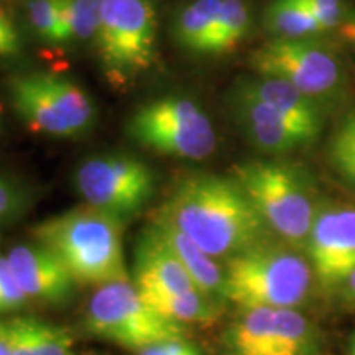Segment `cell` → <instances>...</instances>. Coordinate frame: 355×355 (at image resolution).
Here are the masks:
<instances>
[{
	"label": "cell",
	"instance_id": "obj_1",
	"mask_svg": "<svg viewBox=\"0 0 355 355\" xmlns=\"http://www.w3.org/2000/svg\"><path fill=\"white\" fill-rule=\"evenodd\" d=\"M155 216L175 225L216 260L227 261L273 235L232 176L181 178Z\"/></svg>",
	"mask_w": 355,
	"mask_h": 355
},
{
	"label": "cell",
	"instance_id": "obj_2",
	"mask_svg": "<svg viewBox=\"0 0 355 355\" xmlns=\"http://www.w3.org/2000/svg\"><path fill=\"white\" fill-rule=\"evenodd\" d=\"M122 234V220L87 204L33 229L35 242L56 255L74 282L96 286L128 282Z\"/></svg>",
	"mask_w": 355,
	"mask_h": 355
},
{
	"label": "cell",
	"instance_id": "obj_3",
	"mask_svg": "<svg viewBox=\"0 0 355 355\" xmlns=\"http://www.w3.org/2000/svg\"><path fill=\"white\" fill-rule=\"evenodd\" d=\"M313 277L309 260L272 237L227 260L224 298L241 309H296L309 298Z\"/></svg>",
	"mask_w": 355,
	"mask_h": 355
},
{
	"label": "cell",
	"instance_id": "obj_4",
	"mask_svg": "<svg viewBox=\"0 0 355 355\" xmlns=\"http://www.w3.org/2000/svg\"><path fill=\"white\" fill-rule=\"evenodd\" d=\"M232 178L270 232L295 248H304L319 202L309 178L298 165L257 159L234 166Z\"/></svg>",
	"mask_w": 355,
	"mask_h": 355
},
{
	"label": "cell",
	"instance_id": "obj_5",
	"mask_svg": "<svg viewBox=\"0 0 355 355\" xmlns=\"http://www.w3.org/2000/svg\"><path fill=\"white\" fill-rule=\"evenodd\" d=\"M12 107L30 130L55 139H79L96 125L92 97L73 79L51 73L19 74L8 83Z\"/></svg>",
	"mask_w": 355,
	"mask_h": 355
},
{
	"label": "cell",
	"instance_id": "obj_6",
	"mask_svg": "<svg viewBox=\"0 0 355 355\" xmlns=\"http://www.w3.org/2000/svg\"><path fill=\"white\" fill-rule=\"evenodd\" d=\"M127 135L150 152L191 162L209 158L217 145L209 115L194 99L178 94L140 105L128 117Z\"/></svg>",
	"mask_w": 355,
	"mask_h": 355
},
{
	"label": "cell",
	"instance_id": "obj_7",
	"mask_svg": "<svg viewBox=\"0 0 355 355\" xmlns=\"http://www.w3.org/2000/svg\"><path fill=\"white\" fill-rule=\"evenodd\" d=\"M96 46L114 83L150 69L157 61L158 20L152 0H102Z\"/></svg>",
	"mask_w": 355,
	"mask_h": 355
},
{
	"label": "cell",
	"instance_id": "obj_8",
	"mask_svg": "<svg viewBox=\"0 0 355 355\" xmlns=\"http://www.w3.org/2000/svg\"><path fill=\"white\" fill-rule=\"evenodd\" d=\"M84 326L89 334L132 350L186 334L183 324L155 311L130 282L97 288L87 304Z\"/></svg>",
	"mask_w": 355,
	"mask_h": 355
},
{
	"label": "cell",
	"instance_id": "obj_9",
	"mask_svg": "<svg viewBox=\"0 0 355 355\" xmlns=\"http://www.w3.org/2000/svg\"><path fill=\"white\" fill-rule=\"evenodd\" d=\"M250 68L259 76L293 84L321 105L339 101L345 92L343 60L332 48L314 38H272L254 51Z\"/></svg>",
	"mask_w": 355,
	"mask_h": 355
},
{
	"label": "cell",
	"instance_id": "obj_10",
	"mask_svg": "<svg viewBox=\"0 0 355 355\" xmlns=\"http://www.w3.org/2000/svg\"><path fill=\"white\" fill-rule=\"evenodd\" d=\"M74 184L87 206L125 224L152 201L157 175L146 163L130 155H97L78 166Z\"/></svg>",
	"mask_w": 355,
	"mask_h": 355
},
{
	"label": "cell",
	"instance_id": "obj_11",
	"mask_svg": "<svg viewBox=\"0 0 355 355\" xmlns=\"http://www.w3.org/2000/svg\"><path fill=\"white\" fill-rule=\"evenodd\" d=\"M227 355H319L316 327L296 309L250 308L224 336Z\"/></svg>",
	"mask_w": 355,
	"mask_h": 355
},
{
	"label": "cell",
	"instance_id": "obj_12",
	"mask_svg": "<svg viewBox=\"0 0 355 355\" xmlns=\"http://www.w3.org/2000/svg\"><path fill=\"white\" fill-rule=\"evenodd\" d=\"M304 248L324 288L343 285L355 270V207L319 202Z\"/></svg>",
	"mask_w": 355,
	"mask_h": 355
},
{
	"label": "cell",
	"instance_id": "obj_13",
	"mask_svg": "<svg viewBox=\"0 0 355 355\" xmlns=\"http://www.w3.org/2000/svg\"><path fill=\"white\" fill-rule=\"evenodd\" d=\"M230 107L241 130L255 148L266 155H288L314 144L321 133L290 121L252 94L241 79L230 91Z\"/></svg>",
	"mask_w": 355,
	"mask_h": 355
},
{
	"label": "cell",
	"instance_id": "obj_14",
	"mask_svg": "<svg viewBox=\"0 0 355 355\" xmlns=\"http://www.w3.org/2000/svg\"><path fill=\"white\" fill-rule=\"evenodd\" d=\"M133 285L144 300L199 290L152 224L141 232L133 257Z\"/></svg>",
	"mask_w": 355,
	"mask_h": 355
},
{
	"label": "cell",
	"instance_id": "obj_15",
	"mask_svg": "<svg viewBox=\"0 0 355 355\" xmlns=\"http://www.w3.org/2000/svg\"><path fill=\"white\" fill-rule=\"evenodd\" d=\"M21 290L30 301L61 306L74 295V278L48 248L20 243L7 255Z\"/></svg>",
	"mask_w": 355,
	"mask_h": 355
},
{
	"label": "cell",
	"instance_id": "obj_16",
	"mask_svg": "<svg viewBox=\"0 0 355 355\" xmlns=\"http://www.w3.org/2000/svg\"><path fill=\"white\" fill-rule=\"evenodd\" d=\"M0 334L10 355H74V337L69 329L37 318L0 321Z\"/></svg>",
	"mask_w": 355,
	"mask_h": 355
},
{
	"label": "cell",
	"instance_id": "obj_17",
	"mask_svg": "<svg viewBox=\"0 0 355 355\" xmlns=\"http://www.w3.org/2000/svg\"><path fill=\"white\" fill-rule=\"evenodd\" d=\"M241 81L252 94H255L290 121L308 127L311 130L322 132L324 105L303 94L293 84L278 78L259 76V74L254 78H242Z\"/></svg>",
	"mask_w": 355,
	"mask_h": 355
},
{
	"label": "cell",
	"instance_id": "obj_18",
	"mask_svg": "<svg viewBox=\"0 0 355 355\" xmlns=\"http://www.w3.org/2000/svg\"><path fill=\"white\" fill-rule=\"evenodd\" d=\"M152 225L183 263L194 285L206 295L224 301V268L217 263V260L162 217L155 216Z\"/></svg>",
	"mask_w": 355,
	"mask_h": 355
},
{
	"label": "cell",
	"instance_id": "obj_19",
	"mask_svg": "<svg viewBox=\"0 0 355 355\" xmlns=\"http://www.w3.org/2000/svg\"><path fill=\"white\" fill-rule=\"evenodd\" d=\"M222 0H193L178 12L173 37L186 51L211 55Z\"/></svg>",
	"mask_w": 355,
	"mask_h": 355
},
{
	"label": "cell",
	"instance_id": "obj_20",
	"mask_svg": "<svg viewBox=\"0 0 355 355\" xmlns=\"http://www.w3.org/2000/svg\"><path fill=\"white\" fill-rule=\"evenodd\" d=\"M162 316L178 324H212L222 316V300L191 290L180 295L157 296L145 300Z\"/></svg>",
	"mask_w": 355,
	"mask_h": 355
},
{
	"label": "cell",
	"instance_id": "obj_21",
	"mask_svg": "<svg viewBox=\"0 0 355 355\" xmlns=\"http://www.w3.org/2000/svg\"><path fill=\"white\" fill-rule=\"evenodd\" d=\"M265 26L275 38H314L324 33L321 24L300 0H272L265 10Z\"/></svg>",
	"mask_w": 355,
	"mask_h": 355
},
{
	"label": "cell",
	"instance_id": "obj_22",
	"mask_svg": "<svg viewBox=\"0 0 355 355\" xmlns=\"http://www.w3.org/2000/svg\"><path fill=\"white\" fill-rule=\"evenodd\" d=\"M28 21L43 42L68 43V0H28Z\"/></svg>",
	"mask_w": 355,
	"mask_h": 355
},
{
	"label": "cell",
	"instance_id": "obj_23",
	"mask_svg": "<svg viewBox=\"0 0 355 355\" xmlns=\"http://www.w3.org/2000/svg\"><path fill=\"white\" fill-rule=\"evenodd\" d=\"M250 25V8L243 0H222L211 55H224L235 50L245 38Z\"/></svg>",
	"mask_w": 355,
	"mask_h": 355
},
{
	"label": "cell",
	"instance_id": "obj_24",
	"mask_svg": "<svg viewBox=\"0 0 355 355\" xmlns=\"http://www.w3.org/2000/svg\"><path fill=\"white\" fill-rule=\"evenodd\" d=\"M102 0H68V43L94 40L101 21Z\"/></svg>",
	"mask_w": 355,
	"mask_h": 355
},
{
	"label": "cell",
	"instance_id": "obj_25",
	"mask_svg": "<svg viewBox=\"0 0 355 355\" xmlns=\"http://www.w3.org/2000/svg\"><path fill=\"white\" fill-rule=\"evenodd\" d=\"M28 296L21 290L7 257L0 255V313H13L25 308Z\"/></svg>",
	"mask_w": 355,
	"mask_h": 355
},
{
	"label": "cell",
	"instance_id": "obj_26",
	"mask_svg": "<svg viewBox=\"0 0 355 355\" xmlns=\"http://www.w3.org/2000/svg\"><path fill=\"white\" fill-rule=\"evenodd\" d=\"M30 206V194L24 186L0 175V222L20 217Z\"/></svg>",
	"mask_w": 355,
	"mask_h": 355
},
{
	"label": "cell",
	"instance_id": "obj_27",
	"mask_svg": "<svg viewBox=\"0 0 355 355\" xmlns=\"http://www.w3.org/2000/svg\"><path fill=\"white\" fill-rule=\"evenodd\" d=\"M300 2L313 13L324 32L344 24L347 13L344 0H300Z\"/></svg>",
	"mask_w": 355,
	"mask_h": 355
},
{
	"label": "cell",
	"instance_id": "obj_28",
	"mask_svg": "<svg viewBox=\"0 0 355 355\" xmlns=\"http://www.w3.org/2000/svg\"><path fill=\"white\" fill-rule=\"evenodd\" d=\"M329 159L334 170L355 188V146L331 139Z\"/></svg>",
	"mask_w": 355,
	"mask_h": 355
},
{
	"label": "cell",
	"instance_id": "obj_29",
	"mask_svg": "<svg viewBox=\"0 0 355 355\" xmlns=\"http://www.w3.org/2000/svg\"><path fill=\"white\" fill-rule=\"evenodd\" d=\"M21 50L20 35L8 13L0 7V58L19 55Z\"/></svg>",
	"mask_w": 355,
	"mask_h": 355
},
{
	"label": "cell",
	"instance_id": "obj_30",
	"mask_svg": "<svg viewBox=\"0 0 355 355\" xmlns=\"http://www.w3.org/2000/svg\"><path fill=\"white\" fill-rule=\"evenodd\" d=\"M139 355H201L199 349L184 337L162 340V343L148 345L139 350Z\"/></svg>",
	"mask_w": 355,
	"mask_h": 355
},
{
	"label": "cell",
	"instance_id": "obj_31",
	"mask_svg": "<svg viewBox=\"0 0 355 355\" xmlns=\"http://www.w3.org/2000/svg\"><path fill=\"white\" fill-rule=\"evenodd\" d=\"M332 140L355 146V110L345 115L344 121L340 122V125L337 127L336 133L332 135Z\"/></svg>",
	"mask_w": 355,
	"mask_h": 355
},
{
	"label": "cell",
	"instance_id": "obj_32",
	"mask_svg": "<svg viewBox=\"0 0 355 355\" xmlns=\"http://www.w3.org/2000/svg\"><path fill=\"white\" fill-rule=\"evenodd\" d=\"M340 288L344 290L345 300L355 306V270L349 275L347 278H345V282L340 285Z\"/></svg>",
	"mask_w": 355,
	"mask_h": 355
},
{
	"label": "cell",
	"instance_id": "obj_33",
	"mask_svg": "<svg viewBox=\"0 0 355 355\" xmlns=\"http://www.w3.org/2000/svg\"><path fill=\"white\" fill-rule=\"evenodd\" d=\"M340 32H343V37L345 40H349V42L355 46V21L352 19H349L340 25Z\"/></svg>",
	"mask_w": 355,
	"mask_h": 355
},
{
	"label": "cell",
	"instance_id": "obj_34",
	"mask_svg": "<svg viewBox=\"0 0 355 355\" xmlns=\"http://www.w3.org/2000/svg\"><path fill=\"white\" fill-rule=\"evenodd\" d=\"M0 355H10V352H8L6 339H3L2 334H0Z\"/></svg>",
	"mask_w": 355,
	"mask_h": 355
},
{
	"label": "cell",
	"instance_id": "obj_35",
	"mask_svg": "<svg viewBox=\"0 0 355 355\" xmlns=\"http://www.w3.org/2000/svg\"><path fill=\"white\" fill-rule=\"evenodd\" d=\"M349 355H355V332H354V336L350 337V343H349Z\"/></svg>",
	"mask_w": 355,
	"mask_h": 355
},
{
	"label": "cell",
	"instance_id": "obj_36",
	"mask_svg": "<svg viewBox=\"0 0 355 355\" xmlns=\"http://www.w3.org/2000/svg\"><path fill=\"white\" fill-rule=\"evenodd\" d=\"M2 127H3V121H2V110H0V132H2Z\"/></svg>",
	"mask_w": 355,
	"mask_h": 355
},
{
	"label": "cell",
	"instance_id": "obj_37",
	"mask_svg": "<svg viewBox=\"0 0 355 355\" xmlns=\"http://www.w3.org/2000/svg\"><path fill=\"white\" fill-rule=\"evenodd\" d=\"M352 20H354V21H355V13H354V17H352Z\"/></svg>",
	"mask_w": 355,
	"mask_h": 355
}]
</instances>
